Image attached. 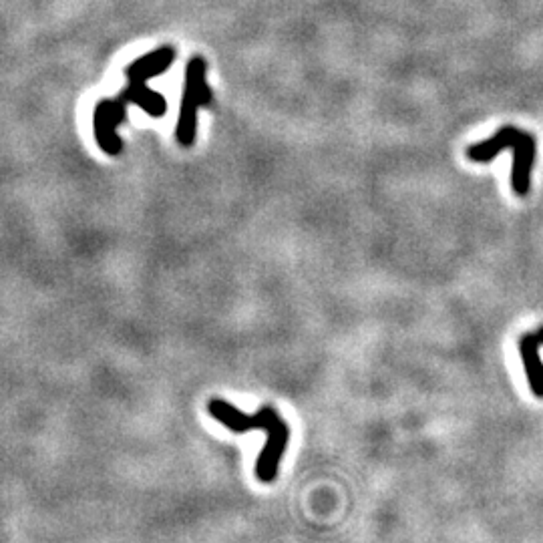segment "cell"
<instances>
[{
  "mask_svg": "<svg viewBox=\"0 0 543 543\" xmlns=\"http://www.w3.org/2000/svg\"><path fill=\"white\" fill-rule=\"evenodd\" d=\"M175 61L173 47H159L131 65H127V85L115 99H101L93 113V131L97 145L107 155H119L123 151V141L117 129L127 117V105H137L149 117H163L167 113V101L161 93L147 87V81L163 75Z\"/></svg>",
  "mask_w": 543,
  "mask_h": 543,
  "instance_id": "cell-1",
  "label": "cell"
},
{
  "mask_svg": "<svg viewBox=\"0 0 543 543\" xmlns=\"http://www.w3.org/2000/svg\"><path fill=\"white\" fill-rule=\"evenodd\" d=\"M208 411L216 421H220L232 433L264 431L268 435V441L256 461V477L262 483H272L278 477V469L290 441V429L286 421L282 419V415L270 405L262 407L256 415H244L234 405L222 399L210 401Z\"/></svg>",
  "mask_w": 543,
  "mask_h": 543,
  "instance_id": "cell-2",
  "label": "cell"
},
{
  "mask_svg": "<svg viewBox=\"0 0 543 543\" xmlns=\"http://www.w3.org/2000/svg\"><path fill=\"white\" fill-rule=\"evenodd\" d=\"M535 334H537V338L541 340V346H543V326H539V328L535 330Z\"/></svg>",
  "mask_w": 543,
  "mask_h": 543,
  "instance_id": "cell-6",
  "label": "cell"
},
{
  "mask_svg": "<svg viewBox=\"0 0 543 543\" xmlns=\"http://www.w3.org/2000/svg\"><path fill=\"white\" fill-rule=\"evenodd\" d=\"M208 65L202 57L190 59L186 67V85L184 95H181L179 105V117L175 125V139L179 145L190 147L196 141L198 135V111L202 107L212 105L214 93L206 81Z\"/></svg>",
  "mask_w": 543,
  "mask_h": 543,
  "instance_id": "cell-4",
  "label": "cell"
},
{
  "mask_svg": "<svg viewBox=\"0 0 543 543\" xmlns=\"http://www.w3.org/2000/svg\"><path fill=\"white\" fill-rule=\"evenodd\" d=\"M503 149L513 151V169H511V188L515 196L523 198L531 188V167L537 157V141L531 133L517 129L513 125L501 127L493 137L467 147V159L475 163L493 161Z\"/></svg>",
  "mask_w": 543,
  "mask_h": 543,
  "instance_id": "cell-3",
  "label": "cell"
},
{
  "mask_svg": "<svg viewBox=\"0 0 543 543\" xmlns=\"http://www.w3.org/2000/svg\"><path fill=\"white\" fill-rule=\"evenodd\" d=\"M539 348L541 340L535 332H527L519 338V354L523 360L529 389L537 399H543V362L539 358Z\"/></svg>",
  "mask_w": 543,
  "mask_h": 543,
  "instance_id": "cell-5",
  "label": "cell"
}]
</instances>
